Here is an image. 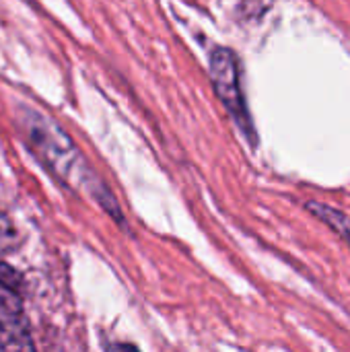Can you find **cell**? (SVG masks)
Returning <instances> with one entry per match:
<instances>
[{
	"label": "cell",
	"instance_id": "cell-3",
	"mask_svg": "<svg viewBox=\"0 0 350 352\" xmlns=\"http://www.w3.org/2000/svg\"><path fill=\"white\" fill-rule=\"evenodd\" d=\"M0 330L6 336V349H31L23 322L19 291L0 283Z\"/></svg>",
	"mask_w": 350,
	"mask_h": 352
},
{
	"label": "cell",
	"instance_id": "cell-4",
	"mask_svg": "<svg viewBox=\"0 0 350 352\" xmlns=\"http://www.w3.org/2000/svg\"><path fill=\"white\" fill-rule=\"evenodd\" d=\"M307 210L314 212L316 217H320L326 225H330V227H332L336 233H340L344 239H349L350 237L349 219H347L342 212H338V210H334V208H330V206H324V204H320V202H309V204H307Z\"/></svg>",
	"mask_w": 350,
	"mask_h": 352
},
{
	"label": "cell",
	"instance_id": "cell-2",
	"mask_svg": "<svg viewBox=\"0 0 350 352\" xmlns=\"http://www.w3.org/2000/svg\"><path fill=\"white\" fill-rule=\"evenodd\" d=\"M210 80L215 87L217 97L225 105V109L231 113L235 124L241 128V132L256 144V128L252 124V116L245 105V97L241 91V78H239V66L237 58L229 47H215L210 54Z\"/></svg>",
	"mask_w": 350,
	"mask_h": 352
},
{
	"label": "cell",
	"instance_id": "cell-6",
	"mask_svg": "<svg viewBox=\"0 0 350 352\" xmlns=\"http://www.w3.org/2000/svg\"><path fill=\"white\" fill-rule=\"evenodd\" d=\"M14 241V227L6 214L0 212V254L6 252Z\"/></svg>",
	"mask_w": 350,
	"mask_h": 352
},
{
	"label": "cell",
	"instance_id": "cell-5",
	"mask_svg": "<svg viewBox=\"0 0 350 352\" xmlns=\"http://www.w3.org/2000/svg\"><path fill=\"white\" fill-rule=\"evenodd\" d=\"M0 283L21 293V287H23L21 274L14 268H10L8 264H4V262H0Z\"/></svg>",
	"mask_w": 350,
	"mask_h": 352
},
{
	"label": "cell",
	"instance_id": "cell-1",
	"mask_svg": "<svg viewBox=\"0 0 350 352\" xmlns=\"http://www.w3.org/2000/svg\"><path fill=\"white\" fill-rule=\"evenodd\" d=\"M19 124H21V128L25 132V140L31 144V148L56 173H60L70 184L89 188L91 194L105 206L107 212H111L116 219H122V214L116 206V200L111 198L109 192L103 190V184H99L95 179V175H91V171L83 163L78 151L74 148L70 138L62 132V128H58L52 120H47L45 116L31 111V109L23 111V118Z\"/></svg>",
	"mask_w": 350,
	"mask_h": 352
}]
</instances>
